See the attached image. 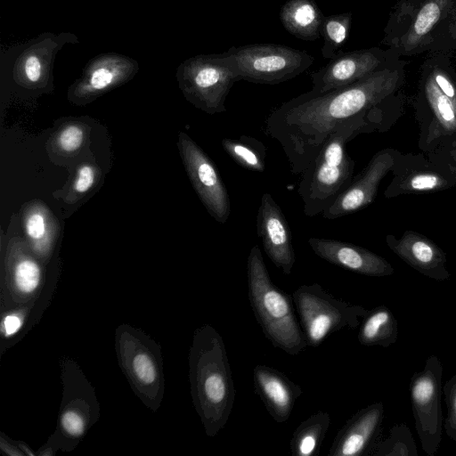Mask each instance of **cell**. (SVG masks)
Returning <instances> with one entry per match:
<instances>
[{"label":"cell","mask_w":456,"mask_h":456,"mask_svg":"<svg viewBox=\"0 0 456 456\" xmlns=\"http://www.w3.org/2000/svg\"><path fill=\"white\" fill-rule=\"evenodd\" d=\"M403 77L402 68L387 63L346 86L325 93L310 90L273 110L265 121V134L281 144L291 173L301 174L338 125L383 109Z\"/></svg>","instance_id":"obj_1"},{"label":"cell","mask_w":456,"mask_h":456,"mask_svg":"<svg viewBox=\"0 0 456 456\" xmlns=\"http://www.w3.org/2000/svg\"><path fill=\"white\" fill-rule=\"evenodd\" d=\"M384 108L348 118L330 134L315 159L301 173L297 192L305 216L322 213L352 183L354 161L346 145L362 133L381 131Z\"/></svg>","instance_id":"obj_2"},{"label":"cell","mask_w":456,"mask_h":456,"mask_svg":"<svg viewBox=\"0 0 456 456\" xmlns=\"http://www.w3.org/2000/svg\"><path fill=\"white\" fill-rule=\"evenodd\" d=\"M247 278L249 302L265 338L289 355L304 351L307 343L295 314L292 295L272 281L256 245L247 259Z\"/></svg>","instance_id":"obj_3"},{"label":"cell","mask_w":456,"mask_h":456,"mask_svg":"<svg viewBox=\"0 0 456 456\" xmlns=\"http://www.w3.org/2000/svg\"><path fill=\"white\" fill-rule=\"evenodd\" d=\"M199 335L198 401L206 432L214 436L232 413L235 387L222 336L210 326Z\"/></svg>","instance_id":"obj_4"},{"label":"cell","mask_w":456,"mask_h":456,"mask_svg":"<svg viewBox=\"0 0 456 456\" xmlns=\"http://www.w3.org/2000/svg\"><path fill=\"white\" fill-rule=\"evenodd\" d=\"M419 133L418 146L428 153L456 140V76L441 66L423 74L412 103Z\"/></svg>","instance_id":"obj_5"},{"label":"cell","mask_w":456,"mask_h":456,"mask_svg":"<svg viewBox=\"0 0 456 456\" xmlns=\"http://www.w3.org/2000/svg\"><path fill=\"white\" fill-rule=\"evenodd\" d=\"M79 43L69 31L44 32L25 42L1 50V67L20 89L49 94L53 91V67L57 54L66 45Z\"/></svg>","instance_id":"obj_6"},{"label":"cell","mask_w":456,"mask_h":456,"mask_svg":"<svg viewBox=\"0 0 456 456\" xmlns=\"http://www.w3.org/2000/svg\"><path fill=\"white\" fill-rule=\"evenodd\" d=\"M175 77L184 98L210 115L226 111V97L240 80L235 60L227 52L189 57L178 65Z\"/></svg>","instance_id":"obj_7"},{"label":"cell","mask_w":456,"mask_h":456,"mask_svg":"<svg viewBox=\"0 0 456 456\" xmlns=\"http://www.w3.org/2000/svg\"><path fill=\"white\" fill-rule=\"evenodd\" d=\"M307 346L316 347L330 334L360 326L368 310L336 297L320 284H304L292 293Z\"/></svg>","instance_id":"obj_8"},{"label":"cell","mask_w":456,"mask_h":456,"mask_svg":"<svg viewBox=\"0 0 456 456\" xmlns=\"http://www.w3.org/2000/svg\"><path fill=\"white\" fill-rule=\"evenodd\" d=\"M226 52L235 60L240 79L256 84L285 82L305 72L314 61L305 51L271 43L232 46Z\"/></svg>","instance_id":"obj_9"},{"label":"cell","mask_w":456,"mask_h":456,"mask_svg":"<svg viewBox=\"0 0 456 456\" xmlns=\"http://www.w3.org/2000/svg\"><path fill=\"white\" fill-rule=\"evenodd\" d=\"M442 362L436 355H430L423 370L412 375L409 386L415 428L428 456H435L442 441Z\"/></svg>","instance_id":"obj_10"},{"label":"cell","mask_w":456,"mask_h":456,"mask_svg":"<svg viewBox=\"0 0 456 456\" xmlns=\"http://www.w3.org/2000/svg\"><path fill=\"white\" fill-rule=\"evenodd\" d=\"M139 69L138 61L130 56L115 52L99 53L86 63L69 86L67 99L77 106L89 104L132 80Z\"/></svg>","instance_id":"obj_11"},{"label":"cell","mask_w":456,"mask_h":456,"mask_svg":"<svg viewBox=\"0 0 456 456\" xmlns=\"http://www.w3.org/2000/svg\"><path fill=\"white\" fill-rule=\"evenodd\" d=\"M177 146L184 168L201 202L216 222L224 224L231 214V201L216 165L183 132L178 135Z\"/></svg>","instance_id":"obj_12"},{"label":"cell","mask_w":456,"mask_h":456,"mask_svg":"<svg viewBox=\"0 0 456 456\" xmlns=\"http://www.w3.org/2000/svg\"><path fill=\"white\" fill-rule=\"evenodd\" d=\"M391 172L393 178L384 191L387 199L436 192L455 187L451 176L424 152L403 153L397 151Z\"/></svg>","instance_id":"obj_13"},{"label":"cell","mask_w":456,"mask_h":456,"mask_svg":"<svg viewBox=\"0 0 456 456\" xmlns=\"http://www.w3.org/2000/svg\"><path fill=\"white\" fill-rule=\"evenodd\" d=\"M397 150L385 148L376 152L366 167L322 214L333 220L359 211L370 205L382 179L393 170Z\"/></svg>","instance_id":"obj_14"},{"label":"cell","mask_w":456,"mask_h":456,"mask_svg":"<svg viewBox=\"0 0 456 456\" xmlns=\"http://www.w3.org/2000/svg\"><path fill=\"white\" fill-rule=\"evenodd\" d=\"M385 53L379 48L338 51L329 62L310 74L314 93H325L351 85L385 66Z\"/></svg>","instance_id":"obj_15"},{"label":"cell","mask_w":456,"mask_h":456,"mask_svg":"<svg viewBox=\"0 0 456 456\" xmlns=\"http://www.w3.org/2000/svg\"><path fill=\"white\" fill-rule=\"evenodd\" d=\"M257 235L273 264L290 274L296 262L289 224L271 194L264 193L256 216Z\"/></svg>","instance_id":"obj_16"},{"label":"cell","mask_w":456,"mask_h":456,"mask_svg":"<svg viewBox=\"0 0 456 456\" xmlns=\"http://www.w3.org/2000/svg\"><path fill=\"white\" fill-rule=\"evenodd\" d=\"M385 416L381 402L356 411L337 433L329 456L370 455L381 431Z\"/></svg>","instance_id":"obj_17"},{"label":"cell","mask_w":456,"mask_h":456,"mask_svg":"<svg viewBox=\"0 0 456 456\" xmlns=\"http://www.w3.org/2000/svg\"><path fill=\"white\" fill-rule=\"evenodd\" d=\"M308 244L319 257L359 274L385 277L395 273L387 259L358 245L315 237H310Z\"/></svg>","instance_id":"obj_18"},{"label":"cell","mask_w":456,"mask_h":456,"mask_svg":"<svg viewBox=\"0 0 456 456\" xmlns=\"http://www.w3.org/2000/svg\"><path fill=\"white\" fill-rule=\"evenodd\" d=\"M385 240L392 252L426 277L436 281L450 279L445 252L427 236L407 230L400 238L387 234Z\"/></svg>","instance_id":"obj_19"},{"label":"cell","mask_w":456,"mask_h":456,"mask_svg":"<svg viewBox=\"0 0 456 456\" xmlns=\"http://www.w3.org/2000/svg\"><path fill=\"white\" fill-rule=\"evenodd\" d=\"M253 384L256 394L278 423L289 419L296 401L303 393L283 372L264 364L253 369Z\"/></svg>","instance_id":"obj_20"},{"label":"cell","mask_w":456,"mask_h":456,"mask_svg":"<svg viewBox=\"0 0 456 456\" xmlns=\"http://www.w3.org/2000/svg\"><path fill=\"white\" fill-rule=\"evenodd\" d=\"M22 222L30 248L39 255L48 254L60 234L59 221L51 209L37 200L28 202L22 208Z\"/></svg>","instance_id":"obj_21"},{"label":"cell","mask_w":456,"mask_h":456,"mask_svg":"<svg viewBox=\"0 0 456 456\" xmlns=\"http://www.w3.org/2000/svg\"><path fill=\"white\" fill-rule=\"evenodd\" d=\"M279 15L284 28L295 37L305 41L321 37L324 14L314 0H288Z\"/></svg>","instance_id":"obj_22"},{"label":"cell","mask_w":456,"mask_h":456,"mask_svg":"<svg viewBox=\"0 0 456 456\" xmlns=\"http://www.w3.org/2000/svg\"><path fill=\"white\" fill-rule=\"evenodd\" d=\"M398 338V322L386 305L368 310L360 324L357 338L361 345L388 347Z\"/></svg>","instance_id":"obj_23"},{"label":"cell","mask_w":456,"mask_h":456,"mask_svg":"<svg viewBox=\"0 0 456 456\" xmlns=\"http://www.w3.org/2000/svg\"><path fill=\"white\" fill-rule=\"evenodd\" d=\"M331 419L328 412L318 411L303 420L289 442L293 456H316L329 430Z\"/></svg>","instance_id":"obj_24"},{"label":"cell","mask_w":456,"mask_h":456,"mask_svg":"<svg viewBox=\"0 0 456 456\" xmlns=\"http://www.w3.org/2000/svg\"><path fill=\"white\" fill-rule=\"evenodd\" d=\"M89 133V126L81 121L72 120L62 124L49 139V156L53 160L73 159L86 146Z\"/></svg>","instance_id":"obj_25"},{"label":"cell","mask_w":456,"mask_h":456,"mask_svg":"<svg viewBox=\"0 0 456 456\" xmlns=\"http://www.w3.org/2000/svg\"><path fill=\"white\" fill-rule=\"evenodd\" d=\"M222 147L226 153L245 169L263 172L265 168L266 148L265 144L251 136L224 138Z\"/></svg>","instance_id":"obj_26"},{"label":"cell","mask_w":456,"mask_h":456,"mask_svg":"<svg viewBox=\"0 0 456 456\" xmlns=\"http://www.w3.org/2000/svg\"><path fill=\"white\" fill-rule=\"evenodd\" d=\"M25 241L19 237L12 238L9 248L13 257V278L16 287L22 292H31L38 285L41 271L38 264L24 252Z\"/></svg>","instance_id":"obj_27"},{"label":"cell","mask_w":456,"mask_h":456,"mask_svg":"<svg viewBox=\"0 0 456 456\" xmlns=\"http://www.w3.org/2000/svg\"><path fill=\"white\" fill-rule=\"evenodd\" d=\"M352 18L351 12L324 16L321 28V37L323 38L322 57L330 59L341 50L349 36Z\"/></svg>","instance_id":"obj_28"},{"label":"cell","mask_w":456,"mask_h":456,"mask_svg":"<svg viewBox=\"0 0 456 456\" xmlns=\"http://www.w3.org/2000/svg\"><path fill=\"white\" fill-rule=\"evenodd\" d=\"M373 456H418L417 446L409 427L394 425L387 438L378 441L370 453Z\"/></svg>","instance_id":"obj_29"},{"label":"cell","mask_w":456,"mask_h":456,"mask_svg":"<svg viewBox=\"0 0 456 456\" xmlns=\"http://www.w3.org/2000/svg\"><path fill=\"white\" fill-rule=\"evenodd\" d=\"M102 171L93 162H84L77 167L71 183L64 194V200L75 203L89 193L100 182Z\"/></svg>","instance_id":"obj_30"},{"label":"cell","mask_w":456,"mask_h":456,"mask_svg":"<svg viewBox=\"0 0 456 456\" xmlns=\"http://www.w3.org/2000/svg\"><path fill=\"white\" fill-rule=\"evenodd\" d=\"M447 0H429L426 2L407 33V43L415 45L426 36L439 20Z\"/></svg>","instance_id":"obj_31"},{"label":"cell","mask_w":456,"mask_h":456,"mask_svg":"<svg viewBox=\"0 0 456 456\" xmlns=\"http://www.w3.org/2000/svg\"><path fill=\"white\" fill-rule=\"evenodd\" d=\"M426 155L451 176L456 187V140L440 145Z\"/></svg>","instance_id":"obj_32"},{"label":"cell","mask_w":456,"mask_h":456,"mask_svg":"<svg viewBox=\"0 0 456 456\" xmlns=\"http://www.w3.org/2000/svg\"><path fill=\"white\" fill-rule=\"evenodd\" d=\"M133 367L136 376L142 382L151 384L155 380L156 370L153 362L147 354H137L134 358Z\"/></svg>","instance_id":"obj_33"},{"label":"cell","mask_w":456,"mask_h":456,"mask_svg":"<svg viewBox=\"0 0 456 456\" xmlns=\"http://www.w3.org/2000/svg\"><path fill=\"white\" fill-rule=\"evenodd\" d=\"M447 417L444 420L456 419V374L448 379L443 387Z\"/></svg>","instance_id":"obj_34"},{"label":"cell","mask_w":456,"mask_h":456,"mask_svg":"<svg viewBox=\"0 0 456 456\" xmlns=\"http://www.w3.org/2000/svg\"><path fill=\"white\" fill-rule=\"evenodd\" d=\"M61 423L64 429L74 436L80 435L84 430L83 419L74 411L65 412L62 416Z\"/></svg>","instance_id":"obj_35"},{"label":"cell","mask_w":456,"mask_h":456,"mask_svg":"<svg viewBox=\"0 0 456 456\" xmlns=\"http://www.w3.org/2000/svg\"><path fill=\"white\" fill-rule=\"evenodd\" d=\"M21 321L16 315H8L4 320V329L6 335H12L15 333L20 327Z\"/></svg>","instance_id":"obj_36"},{"label":"cell","mask_w":456,"mask_h":456,"mask_svg":"<svg viewBox=\"0 0 456 456\" xmlns=\"http://www.w3.org/2000/svg\"><path fill=\"white\" fill-rule=\"evenodd\" d=\"M444 428L447 436L456 442V419L444 420Z\"/></svg>","instance_id":"obj_37"}]
</instances>
